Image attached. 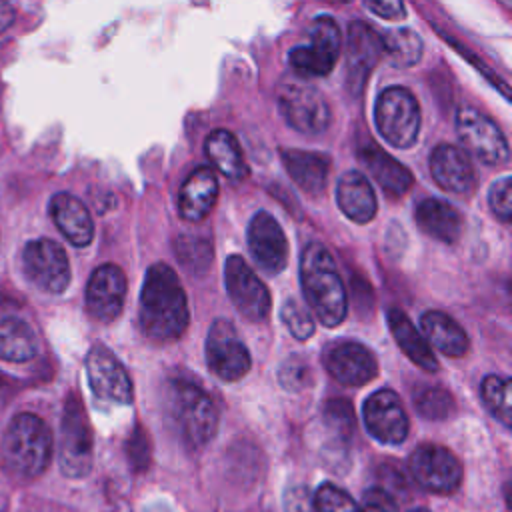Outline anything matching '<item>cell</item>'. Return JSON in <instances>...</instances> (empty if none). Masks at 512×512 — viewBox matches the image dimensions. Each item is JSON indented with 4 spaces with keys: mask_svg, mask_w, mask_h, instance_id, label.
Instances as JSON below:
<instances>
[{
    "mask_svg": "<svg viewBox=\"0 0 512 512\" xmlns=\"http://www.w3.org/2000/svg\"><path fill=\"white\" fill-rule=\"evenodd\" d=\"M128 456L136 470H146L150 460V442L146 436V430L136 428L132 438L128 440Z\"/></svg>",
    "mask_w": 512,
    "mask_h": 512,
    "instance_id": "obj_40",
    "label": "cell"
},
{
    "mask_svg": "<svg viewBox=\"0 0 512 512\" xmlns=\"http://www.w3.org/2000/svg\"><path fill=\"white\" fill-rule=\"evenodd\" d=\"M360 512H398V506L388 492L374 488L364 494V508Z\"/></svg>",
    "mask_w": 512,
    "mask_h": 512,
    "instance_id": "obj_41",
    "label": "cell"
},
{
    "mask_svg": "<svg viewBox=\"0 0 512 512\" xmlns=\"http://www.w3.org/2000/svg\"><path fill=\"white\" fill-rule=\"evenodd\" d=\"M340 30L334 18L318 16L310 24L308 30V44L296 46L290 50L288 60L292 68L306 78L326 76L340 54Z\"/></svg>",
    "mask_w": 512,
    "mask_h": 512,
    "instance_id": "obj_7",
    "label": "cell"
},
{
    "mask_svg": "<svg viewBox=\"0 0 512 512\" xmlns=\"http://www.w3.org/2000/svg\"><path fill=\"white\" fill-rule=\"evenodd\" d=\"M206 362L210 370L226 382L240 380L250 370V352L230 320L216 318L208 328Z\"/></svg>",
    "mask_w": 512,
    "mask_h": 512,
    "instance_id": "obj_10",
    "label": "cell"
},
{
    "mask_svg": "<svg viewBox=\"0 0 512 512\" xmlns=\"http://www.w3.org/2000/svg\"><path fill=\"white\" fill-rule=\"evenodd\" d=\"M0 458L4 468L18 478L40 476L52 458V432L46 422L30 412L16 414L4 432Z\"/></svg>",
    "mask_w": 512,
    "mask_h": 512,
    "instance_id": "obj_4",
    "label": "cell"
},
{
    "mask_svg": "<svg viewBox=\"0 0 512 512\" xmlns=\"http://www.w3.org/2000/svg\"><path fill=\"white\" fill-rule=\"evenodd\" d=\"M218 198V178L212 168L198 166L192 170L178 192V212L188 222L204 220Z\"/></svg>",
    "mask_w": 512,
    "mask_h": 512,
    "instance_id": "obj_21",
    "label": "cell"
},
{
    "mask_svg": "<svg viewBox=\"0 0 512 512\" xmlns=\"http://www.w3.org/2000/svg\"><path fill=\"white\" fill-rule=\"evenodd\" d=\"M388 318V326L390 332L396 340V344L404 350V354L418 364L420 368H424L426 372H436L438 370V360L430 348V344L426 342V338L416 330V326L412 324V320L406 316V312H402L400 308H390L386 312Z\"/></svg>",
    "mask_w": 512,
    "mask_h": 512,
    "instance_id": "obj_28",
    "label": "cell"
},
{
    "mask_svg": "<svg viewBox=\"0 0 512 512\" xmlns=\"http://www.w3.org/2000/svg\"><path fill=\"white\" fill-rule=\"evenodd\" d=\"M430 172L442 190L464 196L474 188V168L464 150L452 144H438L430 154Z\"/></svg>",
    "mask_w": 512,
    "mask_h": 512,
    "instance_id": "obj_20",
    "label": "cell"
},
{
    "mask_svg": "<svg viewBox=\"0 0 512 512\" xmlns=\"http://www.w3.org/2000/svg\"><path fill=\"white\" fill-rule=\"evenodd\" d=\"M368 10H372L376 16L388 18V20H400L406 14V8L402 2L394 0H378V2H368Z\"/></svg>",
    "mask_w": 512,
    "mask_h": 512,
    "instance_id": "obj_42",
    "label": "cell"
},
{
    "mask_svg": "<svg viewBox=\"0 0 512 512\" xmlns=\"http://www.w3.org/2000/svg\"><path fill=\"white\" fill-rule=\"evenodd\" d=\"M144 512H172V508L166 502H152L146 506Z\"/></svg>",
    "mask_w": 512,
    "mask_h": 512,
    "instance_id": "obj_44",
    "label": "cell"
},
{
    "mask_svg": "<svg viewBox=\"0 0 512 512\" xmlns=\"http://www.w3.org/2000/svg\"><path fill=\"white\" fill-rule=\"evenodd\" d=\"M510 196H512V178L510 176H504V178L496 180L490 186L488 204H490L492 212L506 224L512 220V200H510Z\"/></svg>",
    "mask_w": 512,
    "mask_h": 512,
    "instance_id": "obj_39",
    "label": "cell"
},
{
    "mask_svg": "<svg viewBox=\"0 0 512 512\" xmlns=\"http://www.w3.org/2000/svg\"><path fill=\"white\" fill-rule=\"evenodd\" d=\"M126 276L116 264L98 266L86 284V310L100 322H112L122 312Z\"/></svg>",
    "mask_w": 512,
    "mask_h": 512,
    "instance_id": "obj_17",
    "label": "cell"
},
{
    "mask_svg": "<svg viewBox=\"0 0 512 512\" xmlns=\"http://www.w3.org/2000/svg\"><path fill=\"white\" fill-rule=\"evenodd\" d=\"M22 270L40 290L60 294L70 284V262L64 248L48 238L30 240L22 250Z\"/></svg>",
    "mask_w": 512,
    "mask_h": 512,
    "instance_id": "obj_9",
    "label": "cell"
},
{
    "mask_svg": "<svg viewBox=\"0 0 512 512\" xmlns=\"http://www.w3.org/2000/svg\"><path fill=\"white\" fill-rule=\"evenodd\" d=\"M38 354L34 328L16 316L0 320V358L6 362H28Z\"/></svg>",
    "mask_w": 512,
    "mask_h": 512,
    "instance_id": "obj_30",
    "label": "cell"
},
{
    "mask_svg": "<svg viewBox=\"0 0 512 512\" xmlns=\"http://www.w3.org/2000/svg\"><path fill=\"white\" fill-rule=\"evenodd\" d=\"M324 366L332 378L346 386H362L376 378L378 362L360 342L332 344L324 354Z\"/></svg>",
    "mask_w": 512,
    "mask_h": 512,
    "instance_id": "obj_18",
    "label": "cell"
},
{
    "mask_svg": "<svg viewBox=\"0 0 512 512\" xmlns=\"http://www.w3.org/2000/svg\"><path fill=\"white\" fill-rule=\"evenodd\" d=\"M414 218L422 232L444 244H454L460 238L462 218L452 204L440 198H424L416 206Z\"/></svg>",
    "mask_w": 512,
    "mask_h": 512,
    "instance_id": "obj_25",
    "label": "cell"
},
{
    "mask_svg": "<svg viewBox=\"0 0 512 512\" xmlns=\"http://www.w3.org/2000/svg\"><path fill=\"white\" fill-rule=\"evenodd\" d=\"M456 132L462 146L480 162L496 166L508 160V144L502 130L480 110L472 106L460 108Z\"/></svg>",
    "mask_w": 512,
    "mask_h": 512,
    "instance_id": "obj_11",
    "label": "cell"
},
{
    "mask_svg": "<svg viewBox=\"0 0 512 512\" xmlns=\"http://www.w3.org/2000/svg\"><path fill=\"white\" fill-rule=\"evenodd\" d=\"M300 284L304 298L318 320L334 328L348 312V296L338 274L336 262L328 248L320 242H310L300 256Z\"/></svg>",
    "mask_w": 512,
    "mask_h": 512,
    "instance_id": "obj_2",
    "label": "cell"
},
{
    "mask_svg": "<svg viewBox=\"0 0 512 512\" xmlns=\"http://www.w3.org/2000/svg\"><path fill=\"white\" fill-rule=\"evenodd\" d=\"M12 20H14V8L10 4H2L0 2V30L10 26Z\"/></svg>",
    "mask_w": 512,
    "mask_h": 512,
    "instance_id": "obj_43",
    "label": "cell"
},
{
    "mask_svg": "<svg viewBox=\"0 0 512 512\" xmlns=\"http://www.w3.org/2000/svg\"><path fill=\"white\" fill-rule=\"evenodd\" d=\"M480 394L486 408L506 428L510 426V380L504 376L490 374L480 384Z\"/></svg>",
    "mask_w": 512,
    "mask_h": 512,
    "instance_id": "obj_33",
    "label": "cell"
},
{
    "mask_svg": "<svg viewBox=\"0 0 512 512\" xmlns=\"http://www.w3.org/2000/svg\"><path fill=\"white\" fill-rule=\"evenodd\" d=\"M358 158L362 166L372 174V178L392 196H402L412 186V172L386 154L376 144L368 142L358 150Z\"/></svg>",
    "mask_w": 512,
    "mask_h": 512,
    "instance_id": "obj_23",
    "label": "cell"
},
{
    "mask_svg": "<svg viewBox=\"0 0 512 512\" xmlns=\"http://www.w3.org/2000/svg\"><path fill=\"white\" fill-rule=\"evenodd\" d=\"M374 122L388 144L410 148L420 132V106L416 96L404 86L382 90L374 104Z\"/></svg>",
    "mask_w": 512,
    "mask_h": 512,
    "instance_id": "obj_5",
    "label": "cell"
},
{
    "mask_svg": "<svg viewBox=\"0 0 512 512\" xmlns=\"http://www.w3.org/2000/svg\"><path fill=\"white\" fill-rule=\"evenodd\" d=\"M366 430L384 444H400L408 436V416L396 392L382 388L364 402Z\"/></svg>",
    "mask_w": 512,
    "mask_h": 512,
    "instance_id": "obj_15",
    "label": "cell"
},
{
    "mask_svg": "<svg viewBox=\"0 0 512 512\" xmlns=\"http://www.w3.org/2000/svg\"><path fill=\"white\" fill-rule=\"evenodd\" d=\"M410 512H426V510H410Z\"/></svg>",
    "mask_w": 512,
    "mask_h": 512,
    "instance_id": "obj_45",
    "label": "cell"
},
{
    "mask_svg": "<svg viewBox=\"0 0 512 512\" xmlns=\"http://www.w3.org/2000/svg\"><path fill=\"white\" fill-rule=\"evenodd\" d=\"M324 422L338 440L348 442L354 434V408L346 398H332L324 406Z\"/></svg>",
    "mask_w": 512,
    "mask_h": 512,
    "instance_id": "obj_35",
    "label": "cell"
},
{
    "mask_svg": "<svg viewBox=\"0 0 512 512\" xmlns=\"http://www.w3.org/2000/svg\"><path fill=\"white\" fill-rule=\"evenodd\" d=\"M412 400L418 414L428 420L448 418L456 408L452 394L440 386H418L412 394Z\"/></svg>",
    "mask_w": 512,
    "mask_h": 512,
    "instance_id": "obj_32",
    "label": "cell"
},
{
    "mask_svg": "<svg viewBox=\"0 0 512 512\" xmlns=\"http://www.w3.org/2000/svg\"><path fill=\"white\" fill-rule=\"evenodd\" d=\"M336 202L354 222L366 224L376 214V194L360 172H344L336 184Z\"/></svg>",
    "mask_w": 512,
    "mask_h": 512,
    "instance_id": "obj_24",
    "label": "cell"
},
{
    "mask_svg": "<svg viewBox=\"0 0 512 512\" xmlns=\"http://www.w3.org/2000/svg\"><path fill=\"white\" fill-rule=\"evenodd\" d=\"M420 326L426 342H432V346L438 352L450 358H460L470 348V340L464 328L444 312H438V310L424 312L420 318Z\"/></svg>",
    "mask_w": 512,
    "mask_h": 512,
    "instance_id": "obj_26",
    "label": "cell"
},
{
    "mask_svg": "<svg viewBox=\"0 0 512 512\" xmlns=\"http://www.w3.org/2000/svg\"><path fill=\"white\" fill-rule=\"evenodd\" d=\"M174 250L178 260L194 272H202L210 260H212V246L206 238H198V236H180L174 242Z\"/></svg>",
    "mask_w": 512,
    "mask_h": 512,
    "instance_id": "obj_34",
    "label": "cell"
},
{
    "mask_svg": "<svg viewBox=\"0 0 512 512\" xmlns=\"http://www.w3.org/2000/svg\"><path fill=\"white\" fill-rule=\"evenodd\" d=\"M248 250L268 274H278L286 266L288 242L284 230L266 210L256 212L248 224Z\"/></svg>",
    "mask_w": 512,
    "mask_h": 512,
    "instance_id": "obj_16",
    "label": "cell"
},
{
    "mask_svg": "<svg viewBox=\"0 0 512 512\" xmlns=\"http://www.w3.org/2000/svg\"><path fill=\"white\" fill-rule=\"evenodd\" d=\"M414 480L428 492L448 494L460 486L462 466L458 458L444 446L422 444L408 460Z\"/></svg>",
    "mask_w": 512,
    "mask_h": 512,
    "instance_id": "obj_13",
    "label": "cell"
},
{
    "mask_svg": "<svg viewBox=\"0 0 512 512\" xmlns=\"http://www.w3.org/2000/svg\"><path fill=\"white\" fill-rule=\"evenodd\" d=\"M382 36L366 22H352L348 26V80L358 94L366 76L382 58Z\"/></svg>",
    "mask_w": 512,
    "mask_h": 512,
    "instance_id": "obj_19",
    "label": "cell"
},
{
    "mask_svg": "<svg viewBox=\"0 0 512 512\" xmlns=\"http://www.w3.org/2000/svg\"><path fill=\"white\" fill-rule=\"evenodd\" d=\"M316 512H360V506L338 486L322 484L314 496Z\"/></svg>",
    "mask_w": 512,
    "mask_h": 512,
    "instance_id": "obj_37",
    "label": "cell"
},
{
    "mask_svg": "<svg viewBox=\"0 0 512 512\" xmlns=\"http://www.w3.org/2000/svg\"><path fill=\"white\" fill-rule=\"evenodd\" d=\"M140 328L154 342L178 340L190 320L188 300L176 272L164 264L156 262L148 268L138 308Z\"/></svg>",
    "mask_w": 512,
    "mask_h": 512,
    "instance_id": "obj_1",
    "label": "cell"
},
{
    "mask_svg": "<svg viewBox=\"0 0 512 512\" xmlns=\"http://www.w3.org/2000/svg\"><path fill=\"white\" fill-rule=\"evenodd\" d=\"M166 416L188 448H202L218 428V412L208 394L194 382L174 378L164 388Z\"/></svg>",
    "mask_w": 512,
    "mask_h": 512,
    "instance_id": "obj_3",
    "label": "cell"
},
{
    "mask_svg": "<svg viewBox=\"0 0 512 512\" xmlns=\"http://www.w3.org/2000/svg\"><path fill=\"white\" fill-rule=\"evenodd\" d=\"M280 316H282L284 326L290 330V334L296 340H308L314 334V328H316L314 320H312L310 312L304 308V304H300L296 298H288L282 304Z\"/></svg>",
    "mask_w": 512,
    "mask_h": 512,
    "instance_id": "obj_36",
    "label": "cell"
},
{
    "mask_svg": "<svg viewBox=\"0 0 512 512\" xmlns=\"http://www.w3.org/2000/svg\"><path fill=\"white\" fill-rule=\"evenodd\" d=\"M278 108L290 128L306 136L322 134L330 124V108L324 96L302 80H286L278 86Z\"/></svg>",
    "mask_w": 512,
    "mask_h": 512,
    "instance_id": "obj_6",
    "label": "cell"
},
{
    "mask_svg": "<svg viewBox=\"0 0 512 512\" xmlns=\"http://www.w3.org/2000/svg\"><path fill=\"white\" fill-rule=\"evenodd\" d=\"M60 468L66 476L80 478L92 468V432L78 396H68L60 434Z\"/></svg>",
    "mask_w": 512,
    "mask_h": 512,
    "instance_id": "obj_8",
    "label": "cell"
},
{
    "mask_svg": "<svg viewBox=\"0 0 512 512\" xmlns=\"http://www.w3.org/2000/svg\"><path fill=\"white\" fill-rule=\"evenodd\" d=\"M88 384L98 400L112 404L132 402V382L122 362L102 344H94L86 356Z\"/></svg>",
    "mask_w": 512,
    "mask_h": 512,
    "instance_id": "obj_14",
    "label": "cell"
},
{
    "mask_svg": "<svg viewBox=\"0 0 512 512\" xmlns=\"http://www.w3.org/2000/svg\"><path fill=\"white\" fill-rule=\"evenodd\" d=\"M382 52L388 54L396 66H412L422 56V40L410 28L388 30L382 36Z\"/></svg>",
    "mask_w": 512,
    "mask_h": 512,
    "instance_id": "obj_31",
    "label": "cell"
},
{
    "mask_svg": "<svg viewBox=\"0 0 512 512\" xmlns=\"http://www.w3.org/2000/svg\"><path fill=\"white\" fill-rule=\"evenodd\" d=\"M50 216L66 240L74 246H88L94 236V224L88 208L72 194L58 192L50 200Z\"/></svg>",
    "mask_w": 512,
    "mask_h": 512,
    "instance_id": "obj_22",
    "label": "cell"
},
{
    "mask_svg": "<svg viewBox=\"0 0 512 512\" xmlns=\"http://www.w3.org/2000/svg\"><path fill=\"white\" fill-rule=\"evenodd\" d=\"M278 378H280V384L286 390L298 392L304 386H308V382H310V368H308V364L302 358L290 356L288 360L282 362V366L278 370Z\"/></svg>",
    "mask_w": 512,
    "mask_h": 512,
    "instance_id": "obj_38",
    "label": "cell"
},
{
    "mask_svg": "<svg viewBox=\"0 0 512 512\" xmlns=\"http://www.w3.org/2000/svg\"><path fill=\"white\" fill-rule=\"evenodd\" d=\"M224 284L234 308L250 322H260L270 312V292L248 262L232 254L224 264Z\"/></svg>",
    "mask_w": 512,
    "mask_h": 512,
    "instance_id": "obj_12",
    "label": "cell"
},
{
    "mask_svg": "<svg viewBox=\"0 0 512 512\" xmlns=\"http://www.w3.org/2000/svg\"><path fill=\"white\" fill-rule=\"evenodd\" d=\"M284 168L300 190L306 194H320L328 180V158L310 150H282Z\"/></svg>",
    "mask_w": 512,
    "mask_h": 512,
    "instance_id": "obj_27",
    "label": "cell"
},
{
    "mask_svg": "<svg viewBox=\"0 0 512 512\" xmlns=\"http://www.w3.org/2000/svg\"><path fill=\"white\" fill-rule=\"evenodd\" d=\"M206 156L212 166L232 182H240L248 174V166L236 136L224 128H216L208 134L204 144Z\"/></svg>",
    "mask_w": 512,
    "mask_h": 512,
    "instance_id": "obj_29",
    "label": "cell"
}]
</instances>
